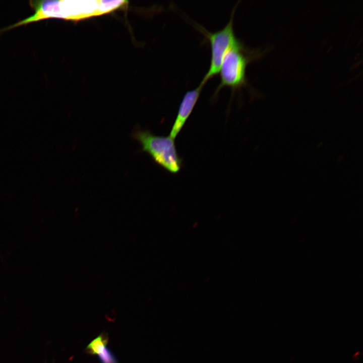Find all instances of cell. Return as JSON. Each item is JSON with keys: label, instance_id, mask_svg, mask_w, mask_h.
I'll return each instance as SVG.
<instances>
[{"label": "cell", "instance_id": "3", "mask_svg": "<svg viewBox=\"0 0 363 363\" xmlns=\"http://www.w3.org/2000/svg\"><path fill=\"white\" fill-rule=\"evenodd\" d=\"M236 5L231 12L228 23L223 28L218 31L210 32L197 25L198 29L209 41L211 49L209 67L200 84L205 86L209 80L219 74L222 60L227 52L240 41L236 37L233 27V17Z\"/></svg>", "mask_w": 363, "mask_h": 363}, {"label": "cell", "instance_id": "6", "mask_svg": "<svg viewBox=\"0 0 363 363\" xmlns=\"http://www.w3.org/2000/svg\"><path fill=\"white\" fill-rule=\"evenodd\" d=\"M108 338L104 334H100L87 345L86 351L97 355L101 363H118L113 353L107 347Z\"/></svg>", "mask_w": 363, "mask_h": 363}, {"label": "cell", "instance_id": "2", "mask_svg": "<svg viewBox=\"0 0 363 363\" xmlns=\"http://www.w3.org/2000/svg\"><path fill=\"white\" fill-rule=\"evenodd\" d=\"M132 137L140 143L142 150L148 153L158 165L173 174L180 170L183 160L177 152L174 139L169 136H156L148 130L137 128Z\"/></svg>", "mask_w": 363, "mask_h": 363}, {"label": "cell", "instance_id": "5", "mask_svg": "<svg viewBox=\"0 0 363 363\" xmlns=\"http://www.w3.org/2000/svg\"><path fill=\"white\" fill-rule=\"evenodd\" d=\"M204 86L199 84L196 88L188 90L184 94L173 124L170 137L174 139L184 126L196 105Z\"/></svg>", "mask_w": 363, "mask_h": 363}, {"label": "cell", "instance_id": "1", "mask_svg": "<svg viewBox=\"0 0 363 363\" xmlns=\"http://www.w3.org/2000/svg\"><path fill=\"white\" fill-rule=\"evenodd\" d=\"M125 1H31L34 13L30 16L4 28L5 31L50 18L68 20L97 16L109 13L126 4Z\"/></svg>", "mask_w": 363, "mask_h": 363}, {"label": "cell", "instance_id": "4", "mask_svg": "<svg viewBox=\"0 0 363 363\" xmlns=\"http://www.w3.org/2000/svg\"><path fill=\"white\" fill-rule=\"evenodd\" d=\"M251 57L241 42L232 46L225 55L220 68V82L214 94L223 87L230 88L233 92L246 84V68Z\"/></svg>", "mask_w": 363, "mask_h": 363}]
</instances>
